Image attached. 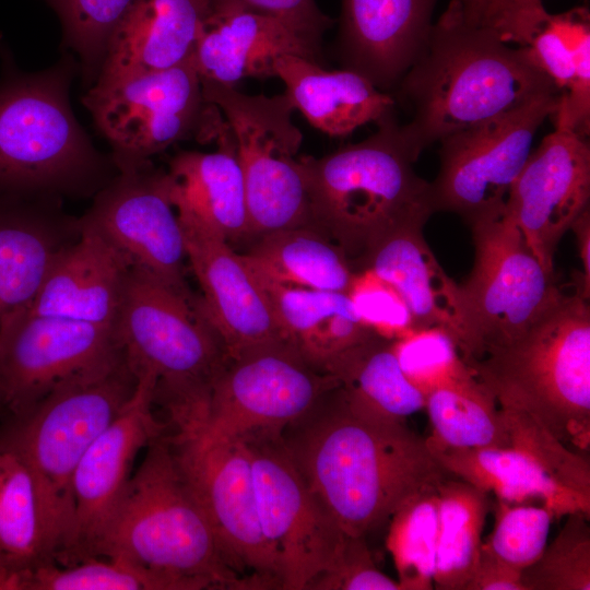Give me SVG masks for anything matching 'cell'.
<instances>
[{"mask_svg":"<svg viewBox=\"0 0 590 590\" xmlns=\"http://www.w3.org/2000/svg\"><path fill=\"white\" fill-rule=\"evenodd\" d=\"M282 439L312 493L352 536L365 538L405 500L451 476L405 421L352 408L339 385Z\"/></svg>","mask_w":590,"mask_h":590,"instance_id":"1","label":"cell"},{"mask_svg":"<svg viewBox=\"0 0 590 590\" xmlns=\"http://www.w3.org/2000/svg\"><path fill=\"white\" fill-rule=\"evenodd\" d=\"M411 118L400 131L413 152L559 93L528 50L461 20L449 2L398 85Z\"/></svg>","mask_w":590,"mask_h":590,"instance_id":"2","label":"cell"},{"mask_svg":"<svg viewBox=\"0 0 590 590\" xmlns=\"http://www.w3.org/2000/svg\"><path fill=\"white\" fill-rule=\"evenodd\" d=\"M0 76V194L94 197L118 173L78 121L70 86L80 72L66 54L34 73L3 56Z\"/></svg>","mask_w":590,"mask_h":590,"instance_id":"3","label":"cell"},{"mask_svg":"<svg viewBox=\"0 0 590 590\" xmlns=\"http://www.w3.org/2000/svg\"><path fill=\"white\" fill-rule=\"evenodd\" d=\"M365 140L322 157H298L309 200V227L326 235L358 268L388 233L426 224L435 213L430 181L403 139L394 111Z\"/></svg>","mask_w":590,"mask_h":590,"instance_id":"4","label":"cell"},{"mask_svg":"<svg viewBox=\"0 0 590 590\" xmlns=\"http://www.w3.org/2000/svg\"><path fill=\"white\" fill-rule=\"evenodd\" d=\"M95 557L120 558L175 576L194 590L261 589L225 562L165 434L148 445L101 534Z\"/></svg>","mask_w":590,"mask_h":590,"instance_id":"5","label":"cell"},{"mask_svg":"<svg viewBox=\"0 0 590 590\" xmlns=\"http://www.w3.org/2000/svg\"><path fill=\"white\" fill-rule=\"evenodd\" d=\"M498 406L530 414L573 450H590V305L562 295L516 340L468 365Z\"/></svg>","mask_w":590,"mask_h":590,"instance_id":"6","label":"cell"},{"mask_svg":"<svg viewBox=\"0 0 590 590\" xmlns=\"http://www.w3.org/2000/svg\"><path fill=\"white\" fill-rule=\"evenodd\" d=\"M138 376L122 349L64 381L26 414L13 418L0 441L28 467L44 509L54 562L72 530V480L83 455L133 394Z\"/></svg>","mask_w":590,"mask_h":590,"instance_id":"7","label":"cell"},{"mask_svg":"<svg viewBox=\"0 0 590 590\" xmlns=\"http://www.w3.org/2000/svg\"><path fill=\"white\" fill-rule=\"evenodd\" d=\"M115 331L134 373L155 377L157 404L210 393L228 359L199 299L134 270L127 273Z\"/></svg>","mask_w":590,"mask_h":590,"instance_id":"8","label":"cell"},{"mask_svg":"<svg viewBox=\"0 0 590 590\" xmlns=\"http://www.w3.org/2000/svg\"><path fill=\"white\" fill-rule=\"evenodd\" d=\"M118 170L176 143L216 141L226 122L203 95L192 56L173 68L92 84L82 98Z\"/></svg>","mask_w":590,"mask_h":590,"instance_id":"9","label":"cell"},{"mask_svg":"<svg viewBox=\"0 0 590 590\" xmlns=\"http://www.w3.org/2000/svg\"><path fill=\"white\" fill-rule=\"evenodd\" d=\"M470 228L474 261L458 283L453 339L467 366L519 338L563 293L505 215Z\"/></svg>","mask_w":590,"mask_h":590,"instance_id":"10","label":"cell"},{"mask_svg":"<svg viewBox=\"0 0 590 590\" xmlns=\"http://www.w3.org/2000/svg\"><path fill=\"white\" fill-rule=\"evenodd\" d=\"M204 98L221 111L241 168L249 240L295 227H309V200L297 156L303 133L293 122L296 110L286 92L249 95L201 82Z\"/></svg>","mask_w":590,"mask_h":590,"instance_id":"11","label":"cell"},{"mask_svg":"<svg viewBox=\"0 0 590 590\" xmlns=\"http://www.w3.org/2000/svg\"><path fill=\"white\" fill-rule=\"evenodd\" d=\"M173 428L168 439L225 562L243 577L250 573L261 589H281L278 559L261 529L244 440L220 435L201 420Z\"/></svg>","mask_w":590,"mask_h":590,"instance_id":"12","label":"cell"},{"mask_svg":"<svg viewBox=\"0 0 590 590\" xmlns=\"http://www.w3.org/2000/svg\"><path fill=\"white\" fill-rule=\"evenodd\" d=\"M559 93L439 140V169L430 181L435 212L459 215L469 226L503 215L536 131L556 109Z\"/></svg>","mask_w":590,"mask_h":590,"instance_id":"13","label":"cell"},{"mask_svg":"<svg viewBox=\"0 0 590 590\" xmlns=\"http://www.w3.org/2000/svg\"><path fill=\"white\" fill-rule=\"evenodd\" d=\"M251 459L259 520L280 567L281 589L307 590L333 566L349 534L312 493L282 433L240 437Z\"/></svg>","mask_w":590,"mask_h":590,"instance_id":"14","label":"cell"},{"mask_svg":"<svg viewBox=\"0 0 590 590\" xmlns=\"http://www.w3.org/2000/svg\"><path fill=\"white\" fill-rule=\"evenodd\" d=\"M282 339L228 357L214 379L201 421L213 432L240 438L258 432L283 433L338 386Z\"/></svg>","mask_w":590,"mask_h":590,"instance_id":"15","label":"cell"},{"mask_svg":"<svg viewBox=\"0 0 590 590\" xmlns=\"http://www.w3.org/2000/svg\"><path fill=\"white\" fill-rule=\"evenodd\" d=\"M79 219L115 250L129 270L157 280L191 302L198 300L185 279V239L167 169L150 161L118 170Z\"/></svg>","mask_w":590,"mask_h":590,"instance_id":"16","label":"cell"},{"mask_svg":"<svg viewBox=\"0 0 590 590\" xmlns=\"http://www.w3.org/2000/svg\"><path fill=\"white\" fill-rule=\"evenodd\" d=\"M120 349L114 328L16 308L0 323V409L17 418Z\"/></svg>","mask_w":590,"mask_h":590,"instance_id":"17","label":"cell"},{"mask_svg":"<svg viewBox=\"0 0 590 590\" xmlns=\"http://www.w3.org/2000/svg\"><path fill=\"white\" fill-rule=\"evenodd\" d=\"M155 377L138 374L137 388L114 421L95 438L72 480L73 522L69 543L56 564L69 566L95 557L101 534L132 475L138 453L167 424L153 411Z\"/></svg>","mask_w":590,"mask_h":590,"instance_id":"18","label":"cell"},{"mask_svg":"<svg viewBox=\"0 0 590 590\" xmlns=\"http://www.w3.org/2000/svg\"><path fill=\"white\" fill-rule=\"evenodd\" d=\"M532 150L508 193L503 215L521 232L543 269L553 274L563 236L590 208V145L568 125Z\"/></svg>","mask_w":590,"mask_h":590,"instance_id":"19","label":"cell"},{"mask_svg":"<svg viewBox=\"0 0 590 590\" xmlns=\"http://www.w3.org/2000/svg\"><path fill=\"white\" fill-rule=\"evenodd\" d=\"M186 255L199 282V308L228 357L281 339L270 300L241 253L182 205L176 204Z\"/></svg>","mask_w":590,"mask_h":590,"instance_id":"20","label":"cell"},{"mask_svg":"<svg viewBox=\"0 0 590 590\" xmlns=\"http://www.w3.org/2000/svg\"><path fill=\"white\" fill-rule=\"evenodd\" d=\"M437 0H342L339 55L377 87H396L433 25Z\"/></svg>","mask_w":590,"mask_h":590,"instance_id":"21","label":"cell"},{"mask_svg":"<svg viewBox=\"0 0 590 590\" xmlns=\"http://www.w3.org/2000/svg\"><path fill=\"white\" fill-rule=\"evenodd\" d=\"M80 233L59 198L0 194V323L33 299Z\"/></svg>","mask_w":590,"mask_h":590,"instance_id":"22","label":"cell"},{"mask_svg":"<svg viewBox=\"0 0 590 590\" xmlns=\"http://www.w3.org/2000/svg\"><path fill=\"white\" fill-rule=\"evenodd\" d=\"M320 48L274 17L211 5L192 59L201 82L236 86L247 78L275 76L274 63L284 55L321 63Z\"/></svg>","mask_w":590,"mask_h":590,"instance_id":"23","label":"cell"},{"mask_svg":"<svg viewBox=\"0 0 590 590\" xmlns=\"http://www.w3.org/2000/svg\"><path fill=\"white\" fill-rule=\"evenodd\" d=\"M210 9L211 0H132L110 35L94 83L188 60Z\"/></svg>","mask_w":590,"mask_h":590,"instance_id":"24","label":"cell"},{"mask_svg":"<svg viewBox=\"0 0 590 590\" xmlns=\"http://www.w3.org/2000/svg\"><path fill=\"white\" fill-rule=\"evenodd\" d=\"M80 226L78 239L58 256L37 294L21 308L115 329L129 269L95 231Z\"/></svg>","mask_w":590,"mask_h":590,"instance_id":"25","label":"cell"},{"mask_svg":"<svg viewBox=\"0 0 590 590\" xmlns=\"http://www.w3.org/2000/svg\"><path fill=\"white\" fill-rule=\"evenodd\" d=\"M274 73L295 109L332 138H345L364 125L377 123L396 108L391 93L350 69L329 71L314 60L284 55L276 59Z\"/></svg>","mask_w":590,"mask_h":590,"instance_id":"26","label":"cell"},{"mask_svg":"<svg viewBox=\"0 0 590 590\" xmlns=\"http://www.w3.org/2000/svg\"><path fill=\"white\" fill-rule=\"evenodd\" d=\"M424 224L401 226L378 240L358 268L370 270L400 296L415 330L440 328L453 341L457 290L423 235Z\"/></svg>","mask_w":590,"mask_h":590,"instance_id":"27","label":"cell"},{"mask_svg":"<svg viewBox=\"0 0 590 590\" xmlns=\"http://www.w3.org/2000/svg\"><path fill=\"white\" fill-rule=\"evenodd\" d=\"M257 279L270 300L281 339L321 373L329 375L344 354L378 334L359 317L347 293Z\"/></svg>","mask_w":590,"mask_h":590,"instance_id":"28","label":"cell"},{"mask_svg":"<svg viewBox=\"0 0 590 590\" xmlns=\"http://www.w3.org/2000/svg\"><path fill=\"white\" fill-rule=\"evenodd\" d=\"M212 152L180 151L168 162L174 203L188 209L228 244L249 240L246 192L231 131Z\"/></svg>","mask_w":590,"mask_h":590,"instance_id":"29","label":"cell"},{"mask_svg":"<svg viewBox=\"0 0 590 590\" xmlns=\"http://www.w3.org/2000/svg\"><path fill=\"white\" fill-rule=\"evenodd\" d=\"M428 447L449 474L493 494L496 499L544 505L555 518L573 512L590 516V497L558 483L516 448Z\"/></svg>","mask_w":590,"mask_h":590,"instance_id":"30","label":"cell"},{"mask_svg":"<svg viewBox=\"0 0 590 590\" xmlns=\"http://www.w3.org/2000/svg\"><path fill=\"white\" fill-rule=\"evenodd\" d=\"M241 255L256 276L291 287L347 293L357 272L337 244L311 227L262 235Z\"/></svg>","mask_w":590,"mask_h":590,"instance_id":"31","label":"cell"},{"mask_svg":"<svg viewBox=\"0 0 590 590\" xmlns=\"http://www.w3.org/2000/svg\"><path fill=\"white\" fill-rule=\"evenodd\" d=\"M345 401L384 418L405 421L425 406V397L405 376L394 340L376 334L344 354L331 368Z\"/></svg>","mask_w":590,"mask_h":590,"instance_id":"32","label":"cell"},{"mask_svg":"<svg viewBox=\"0 0 590 590\" xmlns=\"http://www.w3.org/2000/svg\"><path fill=\"white\" fill-rule=\"evenodd\" d=\"M439 524L434 587L465 590L475 571L489 494L464 480L449 476L438 487Z\"/></svg>","mask_w":590,"mask_h":590,"instance_id":"33","label":"cell"},{"mask_svg":"<svg viewBox=\"0 0 590 590\" xmlns=\"http://www.w3.org/2000/svg\"><path fill=\"white\" fill-rule=\"evenodd\" d=\"M0 551L21 569L54 562L34 477L19 453L1 441Z\"/></svg>","mask_w":590,"mask_h":590,"instance_id":"34","label":"cell"},{"mask_svg":"<svg viewBox=\"0 0 590 590\" xmlns=\"http://www.w3.org/2000/svg\"><path fill=\"white\" fill-rule=\"evenodd\" d=\"M430 447L506 448L510 439L503 414L489 392L474 378L425 394Z\"/></svg>","mask_w":590,"mask_h":590,"instance_id":"35","label":"cell"},{"mask_svg":"<svg viewBox=\"0 0 590 590\" xmlns=\"http://www.w3.org/2000/svg\"><path fill=\"white\" fill-rule=\"evenodd\" d=\"M389 520L386 546L401 590L433 589L439 524L438 488L415 494Z\"/></svg>","mask_w":590,"mask_h":590,"instance_id":"36","label":"cell"},{"mask_svg":"<svg viewBox=\"0 0 590 590\" xmlns=\"http://www.w3.org/2000/svg\"><path fill=\"white\" fill-rule=\"evenodd\" d=\"M24 590H194L175 576L115 557H95L69 566L55 562L26 571Z\"/></svg>","mask_w":590,"mask_h":590,"instance_id":"37","label":"cell"},{"mask_svg":"<svg viewBox=\"0 0 590 590\" xmlns=\"http://www.w3.org/2000/svg\"><path fill=\"white\" fill-rule=\"evenodd\" d=\"M57 13L63 44L90 86L95 82L110 35L132 0H45Z\"/></svg>","mask_w":590,"mask_h":590,"instance_id":"38","label":"cell"},{"mask_svg":"<svg viewBox=\"0 0 590 590\" xmlns=\"http://www.w3.org/2000/svg\"><path fill=\"white\" fill-rule=\"evenodd\" d=\"M541 556L521 570L523 590H589V515L573 512Z\"/></svg>","mask_w":590,"mask_h":590,"instance_id":"39","label":"cell"},{"mask_svg":"<svg viewBox=\"0 0 590 590\" xmlns=\"http://www.w3.org/2000/svg\"><path fill=\"white\" fill-rule=\"evenodd\" d=\"M494 528L481 551L517 569L533 564L544 551L554 514L540 504L492 502Z\"/></svg>","mask_w":590,"mask_h":590,"instance_id":"40","label":"cell"},{"mask_svg":"<svg viewBox=\"0 0 590 590\" xmlns=\"http://www.w3.org/2000/svg\"><path fill=\"white\" fill-rule=\"evenodd\" d=\"M509 435L510 447L528 455L551 477L564 486L590 497V463L560 441L524 411L498 406Z\"/></svg>","mask_w":590,"mask_h":590,"instance_id":"41","label":"cell"},{"mask_svg":"<svg viewBox=\"0 0 590 590\" xmlns=\"http://www.w3.org/2000/svg\"><path fill=\"white\" fill-rule=\"evenodd\" d=\"M394 350L405 376L424 397L434 388L475 378L440 328L411 331L394 340Z\"/></svg>","mask_w":590,"mask_h":590,"instance_id":"42","label":"cell"},{"mask_svg":"<svg viewBox=\"0 0 590 590\" xmlns=\"http://www.w3.org/2000/svg\"><path fill=\"white\" fill-rule=\"evenodd\" d=\"M347 295L363 321L378 334L396 340L415 330L398 293L370 270L356 272Z\"/></svg>","mask_w":590,"mask_h":590,"instance_id":"43","label":"cell"},{"mask_svg":"<svg viewBox=\"0 0 590 590\" xmlns=\"http://www.w3.org/2000/svg\"><path fill=\"white\" fill-rule=\"evenodd\" d=\"M401 590L398 580L380 571L365 538L349 535L331 568L317 576L307 590Z\"/></svg>","mask_w":590,"mask_h":590,"instance_id":"44","label":"cell"},{"mask_svg":"<svg viewBox=\"0 0 590 590\" xmlns=\"http://www.w3.org/2000/svg\"><path fill=\"white\" fill-rule=\"evenodd\" d=\"M211 5L274 17L318 46L333 23L315 0H211Z\"/></svg>","mask_w":590,"mask_h":590,"instance_id":"45","label":"cell"},{"mask_svg":"<svg viewBox=\"0 0 590 590\" xmlns=\"http://www.w3.org/2000/svg\"><path fill=\"white\" fill-rule=\"evenodd\" d=\"M465 590H523L521 571L481 551L475 571Z\"/></svg>","mask_w":590,"mask_h":590,"instance_id":"46","label":"cell"},{"mask_svg":"<svg viewBox=\"0 0 590 590\" xmlns=\"http://www.w3.org/2000/svg\"><path fill=\"white\" fill-rule=\"evenodd\" d=\"M542 0H451L461 20L470 25L488 27L500 16Z\"/></svg>","mask_w":590,"mask_h":590,"instance_id":"47","label":"cell"},{"mask_svg":"<svg viewBox=\"0 0 590 590\" xmlns=\"http://www.w3.org/2000/svg\"><path fill=\"white\" fill-rule=\"evenodd\" d=\"M577 243V249L582 266L578 272L576 290L589 298L590 294V208L585 210L571 225Z\"/></svg>","mask_w":590,"mask_h":590,"instance_id":"48","label":"cell"},{"mask_svg":"<svg viewBox=\"0 0 590 590\" xmlns=\"http://www.w3.org/2000/svg\"><path fill=\"white\" fill-rule=\"evenodd\" d=\"M28 569H21L0 551V590H24Z\"/></svg>","mask_w":590,"mask_h":590,"instance_id":"49","label":"cell"}]
</instances>
